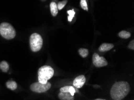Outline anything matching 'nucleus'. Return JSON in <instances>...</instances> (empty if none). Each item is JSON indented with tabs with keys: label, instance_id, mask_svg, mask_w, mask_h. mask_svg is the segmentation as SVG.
Masks as SVG:
<instances>
[{
	"label": "nucleus",
	"instance_id": "obj_1",
	"mask_svg": "<svg viewBox=\"0 0 134 100\" xmlns=\"http://www.w3.org/2000/svg\"><path fill=\"white\" fill-rule=\"evenodd\" d=\"M131 88L127 81H121L115 83L111 87L110 95L113 100H121L129 93Z\"/></svg>",
	"mask_w": 134,
	"mask_h": 100
},
{
	"label": "nucleus",
	"instance_id": "obj_2",
	"mask_svg": "<svg viewBox=\"0 0 134 100\" xmlns=\"http://www.w3.org/2000/svg\"><path fill=\"white\" fill-rule=\"evenodd\" d=\"M54 74V70L49 65H43L38 70V82L45 84L53 77Z\"/></svg>",
	"mask_w": 134,
	"mask_h": 100
},
{
	"label": "nucleus",
	"instance_id": "obj_3",
	"mask_svg": "<svg viewBox=\"0 0 134 100\" xmlns=\"http://www.w3.org/2000/svg\"><path fill=\"white\" fill-rule=\"evenodd\" d=\"M0 34L7 40H12L15 37L16 31L13 26L7 22L0 24Z\"/></svg>",
	"mask_w": 134,
	"mask_h": 100
},
{
	"label": "nucleus",
	"instance_id": "obj_4",
	"mask_svg": "<svg viewBox=\"0 0 134 100\" xmlns=\"http://www.w3.org/2000/svg\"><path fill=\"white\" fill-rule=\"evenodd\" d=\"M30 46L31 50L36 52L41 49L43 46V39L37 33H33L30 37Z\"/></svg>",
	"mask_w": 134,
	"mask_h": 100
},
{
	"label": "nucleus",
	"instance_id": "obj_5",
	"mask_svg": "<svg viewBox=\"0 0 134 100\" xmlns=\"http://www.w3.org/2000/svg\"><path fill=\"white\" fill-rule=\"evenodd\" d=\"M51 87V84L49 82H48L43 84L40 82H36L32 83L30 86V89L32 92L36 93H44L48 91Z\"/></svg>",
	"mask_w": 134,
	"mask_h": 100
},
{
	"label": "nucleus",
	"instance_id": "obj_6",
	"mask_svg": "<svg viewBox=\"0 0 134 100\" xmlns=\"http://www.w3.org/2000/svg\"><path fill=\"white\" fill-rule=\"evenodd\" d=\"M92 60H93V64L95 67H103L105 66H107L108 65V62L106 60V59L103 58L102 56H100L99 55L94 53L92 57Z\"/></svg>",
	"mask_w": 134,
	"mask_h": 100
},
{
	"label": "nucleus",
	"instance_id": "obj_7",
	"mask_svg": "<svg viewBox=\"0 0 134 100\" xmlns=\"http://www.w3.org/2000/svg\"><path fill=\"white\" fill-rule=\"evenodd\" d=\"M86 82V77L84 75H80L75 78L73 82V85L76 88L80 89L82 87Z\"/></svg>",
	"mask_w": 134,
	"mask_h": 100
},
{
	"label": "nucleus",
	"instance_id": "obj_8",
	"mask_svg": "<svg viewBox=\"0 0 134 100\" xmlns=\"http://www.w3.org/2000/svg\"><path fill=\"white\" fill-rule=\"evenodd\" d=\"M114 45L113 44L103 43L101 44L100 47L99 48V51L101 52H108V51L114 48Z\"/></svg>",
	"mask_w": 134,
	"mask_h": 100
},
{
	"label": "nucleus",
	"instance_id": "obj_9",
	"mask_svg": "<svg viewBox=\"0 0 134 100\" xmlns=\"http://www.w3.org/2000/svg\"><path fill=\"white\" fill-rule=\"evenodd\" d=\"M58 98L61 100H74V97L69 92H60L58 93Z\"/></svg>",
	"mask_w": 134,
	"mask_h": 100
},
{
	"label": "nucleus",
	"instance_id": "obj_10",
	"mask_svg": "<svg viewBox=\"0 0 134 100\" xmlns=\"http://www.w3.org/2000/svg\"><path fill=\"white\" fill-rule=\"evenodd\" d=\"M60 91L62 92H69L73 96L74 95L75 93L76 92L74 87L71 86H66L61 87Z\"/></svg>",
	"mask_w": 134,
	"mask_h": 100
},
{
	"label": "nucleus",
	"instance_id": "obj_11",
	"mask_svg": "<svg viewBox=\"0 0 134 100\" xmlns=\"http://www.w3.org/2000/svg\"><path fill=\"white\" fill-rule=\"evenodd\" d=\"M50 10H51V15L55 17L58 14V7L57 4L55 3V2H52L50 4Z\"/></svg>",
	"mask_w": 134,
	"mask_h": 100
},
{
	"label": "nucleus",
	"instance_id": "obj_12",
	"mask_svg": "<svg viewBox=\"0 0 134 100\" xmlns=\"http://www.w3.org/2000/svg\"><path fill=\"white\" fill-rule=\"evenodd\" d=\"M6 86L8 89H10L12 91H15L18 87V85L16 81L13 80H9L6 83Z\"/></svg>",
	"mask_w": 134,
	"mask_h": 100
},
{
	"label": "nucleus",
	"instance_id": "obj_13",
	"mask_svg": "<svg viewBox=\"0 0 134 100\" xmlns=\"http://www.w3.org/2000/svg\"><path fill=\"white\" fill-rule=\"evenodd\" d=\"M9 65L5 61H3L0 62V69L4 73H7L9 70Z\"/></svg>",
	"mask_w": 134,
	"mask_h": 100
},
{
	"label": "nucleus",
	"instance_id": "obj_14",
	"mask_svg": "<svg viewBox=\"0 0 134 100\" xmlns=\"http://www.w3.org/2000/svg\"><path fill=\"white\" fill-rule=\"evenodd\" d=\"M131 33L128 31H121L119 33V36L121 38L124 39H127L131 37Z\"/></svg>",
	"mask_w": 134,
	"mask_h": 100
},
{
	"label": "nucleus",
	"instance_id": "obj_15",
	"mask_svg": "<svg viewBox=\"0 0 134 100\" xmlns=\"http://www.w3.org/2000/svg\"><path fill=\"white\" fill-rule=\"evenodd\" d=\"M78 52L81 55V56L82 57V58H86L88 55V50L87 49L81 48L78 50Z\"/></svg>",
	"mask_w": 134,
	"mask_h": 100
},
{
	"label": "nucleus",
	"instance_id": "obj_16",
	"mask_svg": "<svg viewBox=\"0 0 134 100\" xmlns=\"http://www.w3.org/2000/svg\"><path fill=\"white\" fill-rule=\"evenodd\" d=\"M67 13H68V14L69 15V16L68 17V19L69 20V22H72L73 18L74 17L75 15V12L74 11V10L73 9V10H68Z\"/></svg>",
	"mask_w": 134,
	"mask_h": 100
},
{
	"label": "nucleus",
	"instance_id": "obj_17",
	"mask_svg": "<svg viewBox=\"0 0 134 100\" xmlns=\"http://www.w3.org/2000/svg\"><path fill=\"white\" fill-rule=\"evenodd\" d=\"M67 3H68V0H64V1L59 2L57 4L58 10H62L64 7V6L66 5Z\"/></svg>",
	"mask_w": 134,
	"mask_h": 100
},
{
	"label": "nucleus",
	"instance_id": "obj_18",
	"mask_svg": "<svg viewBox=\"0 0 134 100\" xmlns=\"http://www.w3.org/2000/svg\"><path fill=\"white\" fill-rule=\"evenodd\" d=\"M80 5L81 8H82V9H84V10H86V11H88V10L86 0H81Z\"/></svg>",
	"mask_w": 134,
	"mask_h": 100
},
{
	"label": "nucleus",
	"instance_id": "obj_19",
	"mask_svg": "<svg viewBox=\"0 0 134 100\" xmlns=\"http://www.w3.org/2000/svg\"><path fill=\"white\" fill-rule=\"evenodd\" d=\"M128 48L132 50H134V40H132L131 42L129 43V44L128 45Z\"/></svg>",
	"mask_w": 134,
	"mask_h": 100
},
{
	"label": "nucleus",
	"instance_id": "obj_20",
	"mask_svg": "<svg viewBox=\"0 0 134 100\" xmlns=\"http://www.w3.org/2000/svg\"><path fill=\"white\" fill-rule=\"evenodd\" d=\"M95 100H106V99H100V98H98V99H96Z\"/></svg>",
	"mask_w": 134,
	"mask_h": 100
},
{
	"label": "nucleus",
	"instance_id": "obj_21",
	"mask_svg": "<svg viewBox=\"0 0 134 100\" xmlns=\"http://www.w3.org/2000/svg\"><path fill=\"white\" fill-rule=\"evenodd\" d=\"M41 1H45L46 0H41Z\"/></svg>",
	"mask_w": 134,
	"mask_h": 100
}]
</instances>
